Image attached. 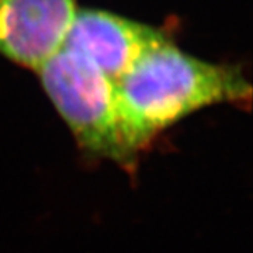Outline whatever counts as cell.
<instances>
[{
    "mask_svg": "<svg viewBox=\"0 0 253 253\" xmlns=\"http://www.w3.org/2000/svg\"><path fill=\"white\" fill-rule=\"evenodd\" d=\"M123 145L135 168L141 152L180 120L215 104L249 106L252 87L239 65L214 63L166 41L116 83Z\"/></svg>",
    "mask_w": 253,
    "mask_h": 253,
    "instance_id": "6da1fadb",
    "label": "cell"
},
{
    "mask_svg": "<svg viewBox=\"0 0 253 253\" xmlns=\"http://www.w3.org/2000/svg\"><path fill=\"white\" fill-rule=\"evenodd\" d=\"M36 73L84 154L134 169L120 134L114 82L65 46Z\"/></svg>",
    "mask_w": 253,
    "mask_h": 253,
    "instance_id": "7a4b0ae2",
    "label": "cell"
},
{
    "mask_svg": "<svg viewBox=\"0 0 253 253\" xmlns=\"http://www.w3.org/2000/svg\"><path fill=\"white\" fill-rule=\"evenodd\" d=\"M169 41L158 28L99 9H78L63 45L90 61L111 82L146 52Z\"/></svg>",
    "mask_w": 253,
    "mask_h": 253,
    "instance_id": "3957f363",
    "label": "cell"
},
{
    "mask_svg": "<svg viewBox=\"0 0 253 253\" xmlns=\"http://www.w3.org/2000/svg\"><path fill=\"white\" fill-rule=\"evenodd\" d=\"M76 0H0V55L37 72L61 49Z\"/></svg>",
    "mask_w": 253,
    "mask_h": 253,
    "instance_id": "277c9868",
    "label": "cell"
}]
</instances>
